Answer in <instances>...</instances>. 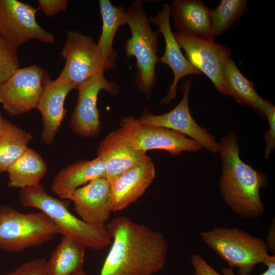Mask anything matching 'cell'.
Here are the masks:
<instances>
[{
    "instance_id": "obj_1",
    "label": "cell",
    "mask_w": 275,
    "mask_h": 275,
    "mask_svg": "<svg viewBox=\"0 0 275 275\" xmlns=\"http://www.w3.org/2000/svg\"><path fill=\"white\" fill-rule=\"evenodd\" d=\"M113 243L99 275H152L164 266L163 235L125 216L106 225Z\"/></svg>"
},
{
    "instance_id": "obj_2",
    "label": "cell",
    "mask_w": 275,
    "mask_h": 275,
    "mask_svg": "<svg viewBox=\"0 0 275 275\" xmlns=\"http://www.w3.org/2000/svg\"><path fill=\"white\" fill-rule=\"evenodd\" d=\"M222 160L219 189L226 205L245 218L260 217L265 211L260 189L268 183L267 175L244 163L239 156L237 135L230 132L218 143Z\"/></svg>"
},
{
    "instance_id": "obj_3",
    "label": "cell",
    "mask_w": 275,
    "mask_h": 275,
    "mask_svg": "<svg viewBox=\"0 0 275 275\" xmlns=\"http://www.w3.org/2000/svg\"><path fill=\"white\" fill-rule=\"evenodd\" d=\"M20 204L46 214L62 236L71 238L86 248L101 250L112 243L105 224L91 225L77 218L68 209L66 202L50 196L41 184L21 189Z\"/></svg>"
},
{
    "instance_id": "obj_4",
    "label": "cell",
    "mask_w": 275,
    "mask_h": 275,
    "mask_svg": "<svg viewBox=\"0 0 275 275\" xmlns=\"http://www.w3.org/2000/svg\"><path fill=\"white\" fill-rule=\"evenodd\" d=\"M126 12L131 36L125 41V53L127 58L136 59L138 90L150 97L156 84L155 65L159 61L157 33L152 31L141 1L133 2Z\"/></svg>"
},
{
    "instance_id": "obj_5",
    "label": "cell",
    "mask_w": 275,
    "mask_h": 275,
    "mask_svg": "<svg viewBox=\"0 0 275 275\" xmlns=\"http://www.w3.org/2000/svg\"><path fill=\"white\" fill-rule=\"evenodd\" d=\"M200 236L229 268H238V275H251L256 265L264 264L269 257L263 239L237 228H214L201 232Z\"/></svg>"
},
{
    "instance_id": "obj_6",
    "label": "cell",
    "mask_w": 275,
    "mask_h": 275,
    "mask_svg": "<svg viewBox=\"0 0 275 275\" xmlns=\"http://www.w3.org/2000/svg\"><path fill=\"white\" fill-rule=\"evenodd\" d=\"M57 234L54 223L40 211L22 213L10 206H0L1 249L19 253L42 244Z\"/></svg>"
},
{
    "instance_id": "obj_7",
    "label": "cell",
    "mask_w": 275,
    "mask_h": 275,
    "mask_svg": "<svg viewBox=\"0 0 275 275\" xmlns=\"http://www.w3.org/2000/svg\"><path fill=\"white\" fill-rule=\"evenodd\" d=\"M61 56L66 62L58 77L77 86L96 74L117 67L102 57L92 37L76 31L67 32Z\"/></svg>"
},
{
    "instance_id": "obj_8",
    "label": "cell",
    "mask_w": 275,
    "mask_h": 275,
    "mask_svg": "<svg viewBox=\"0 0 275 275\" xmlns=\"http://www.w3.org/2000/svg\"><path fill=\"white\" fill-rule=\"evenodd\" d=\"M118 130L134 147L145 152L161 150L177 156L183 151L196 152L202 148L184 134L166 128L144 124L132 117L123 118Z\"/></svg>"
},
{
    "instance_id": "obj_9",
    "label": "cell",
    "mask_w": 275,
    "mask_h": 275,
    "mask_svg": "<svg viewBox=\"0 0 275 275\" xmlns=\"http://www.w3.org/2000/svg\"><path fill=\"white\" fill-rule=\"evenodd\" d=\"M46 77L37 65L19 68L0 84V103L11 116L36 108Z\"/></svg>"
},
{
    "instance_id": "obj_10",
    "label": "cell",
    "mask_w": 275,
    "mask_h": 275,
    "mask_svg": "<svg viewBox=\"0 0 275 275\" xmlns=\"http://www.w3.org/2000/svg\"><path fill=\"white\" fill-rule=\"evenodd\" d=\"M76 89L77 100L70 119L72 130L76 135L81 137L96 136L102 129L97 106L98 94L104 90L116 96L119 92V87L107 80L104 72H100L79 84Z\"/></svg>"
},
{
    "instance_id": "obj_11",
    "label": "cell",
    "mask_w": 275,
    "mask_h": 275,
    "mask_svg": "<svg viewBox=\"0 0 275 275\" xmlns=\"http://www.w3.org/2000/svg\"><path fill=\"white\" fill-rule=\"evenodd\" d=\"M37 10L17 0H0V34L16 49L33 39L53 42V35L37 22Z\"/></svg>"
},
{
    "instance_id": "obj_12",
    "label": "cell",
    "mask_w": 275,
    "mask_h": 275,
    "mask_svg": "<svg viewBox=\"0 0 275 275\" xmlns=\"http://www.w3.org/2000/svg\"><path fill=\"white\" fill-rule=\"evenodd\" d=\"M191 82V79H189L183 83L181 87L182 98L172 110L162 115H155L146 108L138 119L144 124L166 128L187 135L202 147L216 153L218 143L206 129L196 123L190 112L188 97Z\"/></svg>"
},
{
    "instance_id": "obj_13",
    "label": "cell",
    "mask_w": 275,
    "mask_h": 275,
    "mask_svg": "<svg viewBox=\"0 0 275 275\" xmlns=\"http://www.w3.org/2000/svg\"><path fill=\"white\" fill-rule=\"evenodd\" d=\"M173 33L190 64L225 94L224 68L227 59L231 57L230 50L213 41L202 40L179 31Z\"/></svg>"
},
{
    "instance_id": "obj_14",
    "label": "cell",
    "mask_w": 275,
    "mask_h": 275,
    "mask_svg": "<svg viewBox=\"0 0 275 275\" xmlns=\"http://www.w3.org/2000/svg\"><path fill=\"white\" fill-rule=\"evenodd\" d=\"M170 17V5L166 3L161 11L158 12L155 16L149 18L150 22L159 26L157 33L162 35L165 41L164 53L159 58V61L168 65L174 74L173 81L168 93L161 101L163 104L170 103L176 97L177 85L181 78L189 74L198 75L201 73L182 54L171 30Z\"/></svg>"
},
{
    "instance_id": "obj_15",
    "label": "cell",
    "mask_w": 275,
    "mask_h": 275,
    "mask_svg": "<svg viewBox=\"0 0 275 275\" xmlns=\"http://www.w3.org/2000/svg\"><path fill=\"white\" fill-rule=\"evenodd\" d=\"M70 200L81 219L91 225H104L112 211L111 186L104 177L75 189Z\"/></svg>"
},
{
    "instance_id": "obj_16",
    "label": "cell",
    "mask_w": 275,
    "mask_h": 275,
    "mask_svg": "<svg viewBox=\"0 0 275 275\" xmlns=\"http://www.w3.org/2000/svg\"><path fill=\"white\" fill-rule=\"evenodd\" d=\"M155 177L154 164L148 155L119 175L111 183L112 211L122 210L135 202Z\"/></svg>"
},
{
    "instance_id": "obj_17",
    "label": "cell",
    "mask_w": 275,
    "mask_h": 275,
    "mask_svg": "<svg viewBox=\"0 0 275 275\" xmlns=\"http://www.w3.org/2000/svg\"><path fill=\"white\" fill-rule=\"evenodd\" d=\"M77 86L59 78L51 80L47 76L36 108L40 112L43 122L41 138L47 145L52 144L66 113L65 98Z\"/></svg>"
},
{
    "instance_id": "obj_18",
    "label": "cell",
    "mask_w": 275,
    "mask_h": 275,
    "mask_svg": "<svg viewBox=\"0 0 275 275\" xmlns=\"http://www.w3.org/2000/svg\"><path fill=\"white\" fill-rule=\"evenodd\" d=\"M97 156L105 163L104 177L110 184L121 174L139 162L146 152L134 147L118 130L108 134L100 143Z\"/></svg>"
},
{
    "instance_id": "obj_19",
    "label": "cell",
    "mask_w": 275,
    "mask_h": 275,
    "mask_svg": "<svg viewBox=\"0 0 275 275\" xmlns=\"http://www.w3.org/2000/svg\"><path fill=\"white\" fill-rule=\"evenodd\" d=\"M210 10L199 0H174L170 6L177 31L206 41H213Z\"/></svg>"
},
{
    "instance_id": "obj_20",
    "label": "cell",
    "mask_w": 275,
    "mask_h": 275,
    "mask_svg": "<svg viewBox=\"0 0 275 275\" xmlns=\"http://www.w3.org/2000/svg\"><path fill=\"white\" fill-rule=\"evenodd\" d=\"M105 163L100 156L91 160H80L62 169L54 177L52 191L60 199H69L73 192L84 184L104 177Z\"/></svg>"
},
{
    "instance_id": "obj_21",
    "label": "cell",
    "mask_w": 275,
    "mask_h": 275,
    "mask_svg": "<svg viewBox=\"0 0 275 275\" xmlns=\"http://www.w3.org/2000/svg\"><path fill=\"white\" fill-rule=\"evenodd\" d=\"M224 78L225 94L238 102L251 106L263 116L274 106L258 94L254 84L242 74L230 57L224 65Z\"/></svg>"
},
{
    "instance_id": "obj_22",
    "label": "cell",
    "mask_w": 275,
    "mask_h": 275,
    "mask_svg": "<svg viewBox=\"0 0 275 275\" xmlns=\"http://www.w3.org/2000/svg\"><path fill=\"white\" fill-rule=\"evenodd\" d=\"M47 172V165L41 155L28 147L8 168V186L21 189L36 186Z\"/></svg>"
},
{
    "instance_id": "obj_23",
    "label": "cell",
    "mask_w": 275,
    "mask_h": 275,
    "mask_svg": "<svg viewBox=\"0 0 275 275\" xmlns=\"http://www.w3.org/2000/svg\"><path fill=\"white\" fill-rule=\"evenodd\" d=\"M86 249L76 241L62 236L46 261L49 275H72L82 270Z\"/></svg>"
},
{
    "instance_id": "obj_24",
    "label": "cell",
    "mask_w": 275,
    "mask_h": 275,
    "mask_svg": "<svg viewBox=\"0 0 275 275\" xmlns=\"http://www.w3.org/2000/svg\"><path fill=\"white\" fill-rule=\"evenodd\" d=\"M100 11L102 21V32L97 43L102 57L114 62L118 54L113 49V42L118 29L127 23L124 7L112 5L109 0H100Z\"/></svg>"
},
{
    "instance_id": "obj_25",
    "label": "cell",
    "mask_w": 275,
    "mask_h": 275,
    "mask_svg": "<svg viewBox=\"0 0 275 275\" xmlns=\"http://www.w3.org/2000/svg\"><path fill=\"white\" fill-rule=\"evenodd\" d=\"M33 135L10 122L0 136V173L9 167L28 148Z\"/></svg>"
},
{
    "instance_id": "obj_26",
    "label": "cell",
    "mask_w": 275,
    "mask_h": 275,
    "mask_svg": "<svg viewBox=\"0 0 275 275\" xmlns=\"http://www.w3.org/2000/svg\"><path fill=\"white\" fill-rule=\"evenodd\" d=\"M245 0H222L210 10L212 35L218 37L233 25L246 10Z\"/></svg>"
},
{
    "instance_id": "obj_27",
    "label": "cell",
    "mask_w": 275,
    "mask_h": 275,
    "mask_svg": "<svg viewBox=\"0 0 275 275\" xmlns=\"http://www.w3.org/2000/svg\"><path fill=\"white\" fill-rule=\"evenodd\" d=\"M16 50L0 34V84L19 68Z\"/></svg>"
},
{
    "instance_id": "obj_28",
    "label": "cell",
    "mask_w": 275,
    "mask_h": 275,
    "mask_svg": "<svg viewBox=\"0 0 275 275\" xmlns=\"http://www.w3.org/2000/svg\"><path fill=\"white\" fill-rule=\"evenodd\" d=\"M6 275H49L46 260L37 258L25 261Z\"/></svg>"
},
{
    "instance_id": "obj_29",
    "label": "cell",
    "mask_w": 275,
    "mask_h": 275,
    "mask_svg": "<svg viewBox=\"0 0 275 275\" xmlns=\"http://www.w3.org/2000/svg\"><path fill=\"white\" fill-rule=\"evenodd\" d=\"M265 117L267 118L269 128L265 132L264 139L266 143L264 152V157L267 159L270 156L275 147V107L273 106L267 113Z\"/></svg>"
},
{
    "instance_id": "obj_30",
    "label": "cell",
    "mask_w": 275,
    "mask_h": 275,
    "mask_svg": "<svg viewBox=\"0 0 275 275\" xmlns=\"http://www.w3.org/2000/svg\"><path fill=\"white\" fill-rule=\"evenodd\" d=\"M66 0H39V9H41L47 16H52L58 13L65 11L68 6Z\"/></svg>"
},
{
    "instance_id": "obj_31",
    "label": "cell",
    "mask_w": 275,
    "mask_h": 275,
    "mask_svg": "<svg viewBox=\"0 0 275 275\" xmlns=\"http://www.w3.org/2000/svg\"><path fill=\"white\" fill-rule=\"evenodd\" d=\"M191 262L197 275H221L199 255H193Z\"/></svg>"
},
{
    "instance_id": "obj_32",
    "label": "cell",
    "mask_w": 275,
    "mask_h": 275,
    "mask_svg": "<svg viewBox=\"0 0 275 275\" xmlns=\"http://www.w3.org/2000/svg\"><path fill=\"white\" fill-rule=\"evenodd\" d=\"M267 269L260 275H275V256H269L268 259L264 264ZM221 272L223 275H236L230 268L223 267Z\"/></svg>"
},
{
    "instance_id": "obj_33",
    "label": "cell",
    "mask_w": 275,
    "mask_h": 275,
    "mask_svg": "<svg viewBox=\"0 0 275 275\" xmlns=\"http://www.w3.org/2000/svg\"><path fill=\"white\" fill-rule=\"evenodd\" d=\"M10 122L6 120L0 113V136L3 133Z\"/></svg>"
},
{
    "instance_id": "obj_34",
    "label": "cell",
    "mask_w": 275,
    "mask_h": 275,
    "mask_svg": "<svg viewBox=\"0 0 275 275\" xmlns=\"http://www.w3.org/2000/svg\"><path fill=\"white\" fill-rule=\"evenodd\" d=\"M72 275H88L83 269L72 274Z\"/></svg>"
},
{
    "instance_id": "obj_35",
    "label": "cell",
    "mask_w": 275,
    "mask_h": 275,
    "mask_svg": "<svg viewBox=\"0 0 275 275\" xmlns=\"http://www.w3.org/2000/svg\"><path fill=\"white\" fill-rule=\"evenodd\" d=\"M193 275H197V274H196L194 273V274H193Z\"/></svg>"
}]
</instances>
